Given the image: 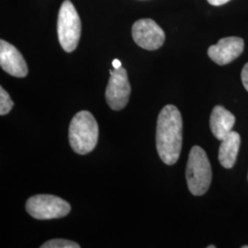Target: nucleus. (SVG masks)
Instances as JSON below:
<instances>
[{"label":"nucleus","instance_id":"nucleus-14","mask_svg":"<svg viewBox=\"0 0 248 248\" xmlns=\"http://www.w3.org/2000/svg\"><path fill=\"white\" fill-rule=\"evenodd\" d=\"M241 78H242V82H243V85H244L245 89L248 91V62L245 64V66L242 70Z\"/></svg>","mask_w":248,"mask_h":248},{"label":"nucleus","instance_id":"nucleus-9","mask_svg":"<svg viewBox=\"0 0 248 248\" xmlns=\"http://www.w3.org/2000/svg\"><path fill=\"white\" fill-rule=\"evenodd\" d=\"M0 65L9 75L15 78H25L28 75V65L22 54L14 45L0 41Z\"/></svg>","mask_w":248,"mask_h":248},{"label":"nucleus","instance_id":"nucleus-1","mask_svg":"<svg viewBox=\"0 0 248 248\" xmlns=\"http://www.w3.org/2000/svg\"><path fill=\"white\" fill-rule=\"evenodd\" d=\"M182 117L177 107L162 108L156 126V149L161 160L172 166L179 158L182 147Z\"/></svg>","mask_w":248,"mask_h":248},{"label":"nucleus","instance_id":"nucleus-2","mask_svg":"<svg viewBox=\"0 0 248 248\" xmlns=\"http://www.w3.org/2000/svg\"><path fill=\"white\" fill-rule=\"evenodd\" d=\"M69 143L78 155H87L95 149L98 139V125L88 110H81L72 119L69 125Z\"/></svg>","mask_w":248,"mask_h":248},{"label":"nucleus","instance_id":"nucleus-12","mask_svg":"<svg viewBox=\"0 0 248 248\" xmlns=\"http://www.w3.org/2000/svg\"><path fill=\"white\" fill-rule=\"evenodd\" d=\"M14 106L13 101L9 95V93L3 89L0 88V115L4 116L8 114Z\"/></svg>","mask_w":248,"mask_h":248},{"label":"nucleus","instance_id":"nucleus-17","mask_svg":"<svg viewBox=\"0 0 248 248\" xmlns=\"http://www.w3.org/2000/svg\"><path fill=\"white\" fill-rule=\"evenodd\" d=\"M216 248V247H215V246H209V247H208V248Z\"/></svg>","mask_w":248,"mask_h":248},{"label":"nucleus","instance_id":"nucleus-4","mask_svg":"<svg viewBox=\"0 0 248 248\" xmlns=\"http://www.w3.org/2000/svg\"><path fill=\"white\" fill-rule=\"evenodd\" d=\"M57 34L59 43L66 53H72L77 49L81 36V20L70 0L63 1L59 10Z\"/></svg>","mask_w":248,"mask_h":248},{"label":"nucleus","instance_id":"nucleus-13","mask_svg":"<svg viewBox=\"0 0 248 248\" xmlns=\"http://www.w3.org/2000/svg\"><path fill=\"white\" fill-rule=\"evenodd\" d=\"M42 248H80V246L73 241L64 239H53L45 243Z\"/></svg>","mask_w":248,"mask_h":248},{"label":"nucleus","instance_id":"nucleus-5","mask_svg":"<svg viewBox=\"0 0 248 248\" xmlns=\"http://www.w3.org/2000/svg\"><path fill=\"white\" fill-rule=\"evenodd\" d=\"M26 210L34 219L51 220L65 217L71 212V206L57 196L41 194L27 201Z\"/></svg>","mask_w":248,"mask_h":248},{"label":"nucleus","instance_id":"nucleus-18","mask_svg":"<svg viewBox=\"0 0 248 248\" xmlns=\"http://www.w3.org/2000/svg\"><path fill=\"white\" fill-rule=\"evenodd\" d=\"M242 248H248V246H244V247H242Z\"/></svg>","mask_w":248,"mask_h":248},{"label":"nucleus","instance_id":"nucleus-10","mask_svg":"<svg viewBox=\"0 0 248 248\" xmlns=\"http://www.w3.org/2000/svg\"><path fill=\"white\" fill-rule=\"evenodd\" d=\"M235 123V117L224 107L215 106L210 119V126L213 135L220 141L223 140L231 132Z\"/></svg>","mask_w":248,"mask_h":248},{"label":"nucleus","instance_id":"nucleus-6","mask_svg":"<svg viewBox=\"0 0 248 248\" xmlns=\"http://www.w3.org/2000/svg\"><path fill=\"white\" fill-rule=\"evenodd\" d=\"M109 73L110 78L105 93L107 103L113 110H122L127 105L131 94V85L127 71L121 66L114 69V71L109 70Z\"/></svg>","mask_w":248,"mask_h":248},{"label":"nucleus","instance_id":"nucleus-11","mask_svg":"<svg viewBox=\"0 0 248 248\" xmlns=\"http://www.w3.org/2000/svg\"><path fill=\"white\" fill-rule=\"evenodd\" d=\"M241 144V137L237 132H231L220 145L218 158L224 169H230L234 166Z\"/></svg>","mask_w":248,"mask_h":248},{"label":"nucleus","instance_id":"nucleus-8","mask_svg":"<svg viewBox=\"0 0 248 248\" xmlns=\"http://www.w3.org/2000/svg\"><path fill=\"white\" fill-rule=\"evenodd\" d=\"M245 43L239 37H226L208 49V55L219 65H225L234 61L244 52Z\"/></svg>","mask_w":248,"mask_h":248},{"label":"nucleus","instance_id":"nucleus-16","mask_svg":"<svg viewBox=\"0 0 248 248\" xmlns=\"http://www.w3.org/2000/svg\"><path fill=\"white\" fill-rule=\"evenodd\" d=\"M112 65H113L114 69H117V68H120L122 66V62H121L120 60H118V59H114L112 61Z\"/></svg>","mask_w":248,"mask_h":248},{"label":"nucleus","instance_id":"nucleus-3","mask_svg":"<svg viewBox=\"0 0 248 248\" xmlns=\"http://www.w3.org/2000/svg\"><path fill=\"white\" fill-rule=\"evenodd\" d=\"M212 167L206 152L196 145L191 148L186 164V183L189 191L195 196L207 192L212 182Z\"/></svg>","mask_w":248,"mask_h":248},{"label":"nucleus","instance_id":"nucleus-15","mask_svg":"<svg viewBox=\"0 0 248 248\" xmlns=\"http://www.w3.org/2000/svg\"><path fill=\"white\" fill-rule=\"evenodd\" d=\"M211 5L215 6V7H219V6H222L224 5L225 3L229 2L230 0H207Z\"/></svg>","mask_w":248,"mask_h":248},{"label":"nucleus","instance_id":"nucleus-7","mask_svg":"<svg viewBox=\"0 0 248 248\" xmlns=\"http://www.w3.org/2000/svg\"><path fill=\"white\" fill-rule=\"evenodd\" d=\"M132 35L136 45L148 51L159 49L166 40L162 28L151 18H142L134 22Z\"/></svg>","mask_w":248,"mask_h":248}]
</instances>
